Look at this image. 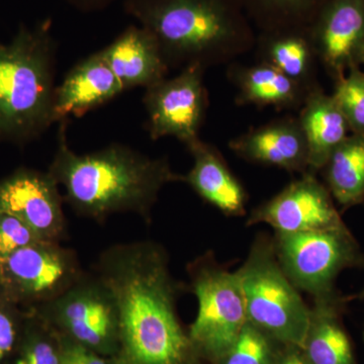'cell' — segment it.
<instances>
[{"instance_id":"9a60e30c","label":"cell","mask_w":364,"mask_h":364,"mask_svg":"<svg viewBox=\"0 0 364 364\" xmlns=\"http://www.w3.org/2000/svg\"><path fill=\"white\" fill-rule=\"evenodd\" d=\"M124 91L100 52L95 53L71 68L61 85L56 86L53 123L85 116Z\"/></svg>"},{"instance_id":"52a82bcc","label":"cell","mask_w":364,"mask_h":364,"mask_svg":"<svg viewBox=\"0 0 364 364\" xmlns=\"http://www.w3.org/2000/svg\"><path fill=\"white\" fill-rule=\"evenodd\" d=\"M280 267L299 291L314 299L336 296L335 280L345 268L363 267L364 257L346 225L299 233H274Z\"/></svg>"},{"instance_id":"ba28073f","label":"cell","mask_w":364,"mask_h":364,"mask_svg":"<svg viewBox=\"0 0 364 364\" xmlns=\"http://www.w3.org/2000/svg\"><path fill=\"white\" fill-rule=\"evenodd\" d=\"M30 309L61 336L102 355L117 358L119 324L116 299L97 273H83L63 294Z\"/></svg>"},{"instance_id":"6da1fadb","label":"cell","mask_w":364,"mask_h":364,"mask_svg":"<svg viewBox=\"0 0 364 364\" xmlns=\"http://www.w3.org/2000/svg\"><path fill=\"white\" fill-rule=\"evenodd\" d=\"M95 269L116 299L119 364H193L196 351L177 314L181 284L160 244H114L100 253Z\"/></svg>"},{"instance_id":"d6986e66","label":"cell","mask_w":364,"mask_h":364,"mask_svg":"<svg viewBox=\"0 0 364 364\" xmlns=\"http://www.w3.org/2000/svg\"><path fill=\"white\" fill-rule=\"evenodd\" d=\"M298 119L308 144L309 172L316 174L350 135V129L336 100L320 85L309 91Z\"/></svg>"},{"instance_id":"44dd1931","label":"cell","mask_w":364,"mask_h":364,"mask_svg":"<svg viewBox=\"0 0 364 364\" xmlns=\"http://www.w3.org/2000/svg\"><path fill=\"white\" fill-rule=\"evenodd\" d=\"M344 303L340 294L314 299L308 334L301 348L308 364H355L350 340L340 323Z\"/></svg>"},{"instance_id":"4dcf8cb0","label":"cell","mask_w":364,"mask_h":364,"mask_svg":"<svg viewBox=\"0 0 364 364\" xmlns=\"http://www.w3.org/2000/svg\"><path fill=\"white\" fill-rule=\"evenodd\" d=\"M287 350L279 355L275 364H308L303 350L293 345H286Z\"/></svg>"},{"instance_id":"7402d4cb","label":"cell","mask_w":364,"mask_h":364,"mask_svg":"<svg viewBox=\"0 0 364 364\" xmlns=\"http://www.w3.org/2000/svg\"><path fill=\"white\" fill-rule=\"evenodd\" d=\"M326 188L341 207L364 202V136L350 134L320 170Z\"/></svg>"},{"instance_id":"ac0fdd59","label":"cell","mask_w":364,"mask_h":364,"mask_svg":"<svg viewBox=\"0 0 364 364\" xmlns=\"http://www.w3.org/2000/svg\"><path fill=\"white\" fill-rule=\"evenodd\" d=\"M227 77L236 87L235 102L241 107L299 111L311 90L262 62L252 65L232 62L228 66Z\"/></svg>"},{"instance_id":"d6a6232c","label":"cell","mask_w":364,"mask_h":364,"mask_svg":"<svg viewBox=\"0 0 364 364\" xmlns=\"http://www.w3.org/2000/svg\"><path fill=\"white\" fill-rule=\"evenodd\" d=\"M361 65H364V47H363V53H361L360 66Z\"/></svg>"},{"instance_id":"d4e9b609","label":"cell","mask_w":364,"mask_h":364,"mask_svg":"<svg viewBox=\"0 0 364 364\" xmlns=\"http://www.w3.org/2000/svg\"><path fill=\"white\" fill-rule=\"evenodd\" d=\"M333 97L348 123L350 134L364 136V71L352 67L334 81Z\"/></svg>"},{"instance_id":"4fadbf2b","label":"cell","mask_w":364,"mask_h":364,"mask_svg":"<svg viewBox=\"0 0 364 364\" xmlns=\"http://www.w3.org/2000/svg\"><path fill=\"white\" fill-rule=\"evenodd\" d=\"M318 62L337 80L360 66L364 47V0H327L310 26Z\"/></svg>"},{"instance_id":"8fae6325","label":"cell","mask_w":364,"mask_h":364,"mask_svg":"<svg viewBox=\"0 0 364 364\" xmlns=\"http://www.w3.org/2000/svg\"><path fill=\"white\" fill-rule=\"evenodd\" d=\"M267 224L275 233L291 234L345 225L330 191L315 173L306 172L254 208L246 226Z\"/></svg>"},{"instance_id":"4316f807","label":"cell","mask_w":364,"mask_h":364,"mask_svg":"<svg viewBox=\"0 0 364 364\" xmlns=\"http://www.w3.org/2000/svg\"><path fill=\"white\" fill-rule=\"evenodd\" d=\"M26 310L0 293V364H7L20 343Z\"/></svg>"},{"instance_id":"5b68a950","label":"cell","mask_w":364,"mask_h":364,"mask_svg":"<svg viewBox=\"0 0 364 364\" xmlns=\"http://www.w3.org/2000/svg\"><path fill=\"white\" fill-rule=\"evenodd\" d=\"M237 273L248 322L274 341L303 348L311 308L280 267L272 238L258 235Z\"/></svg>"},{"instance_id":"f1b7e54d","label":"cell","mask_w":364,"mask_h":364,"mask_svg":"<svg viewBox=\"0 0 364 364\" xmlns=\"http://www.w3.org/2000/svg\"><path fill=\"white\" fill-rule=\"evenodd\" d=\"M61 364H119L116 358L102 355L66 337L61 336Z\"/></svg>"},{"instance_id":"f546056e","label":"cell","mask_w":364,"mask_h":364,"mask_svg":"<svg viewBox=\"0 0 364 364\" xmlns=\"http://www.w3.org/2000/svg\"><path fill=\"white\" fill-rule=\"evenodd\" d=\"M74 9L83 13H93L107 9L117 0H65Z\"/></svg>"},{"instance_id":"30bf717a","label":"cell","mask_w":364,"mask_h":364,"mask_svg":"<svg viewBox=\"0 0 364 364\" xmlns=\"http://www.w3.org/2000/svg\"><path fill=\"white\" fill-rule=\"evenodd\" d=\"M205 70L188 66L178 75L146 88L143 105L151 140L173 136L186 146L200 138L210 104L203 81Z\"/></svg>"},{"instance_id":"484cf974","label":"cell","mask_w":364,"mask_h":364,"mask_svg":"<svg viewBox=\"0 0 364 364\" xmlns=\"http://www.w3.org/2000/svg\"><path fill=\"white\" fill-rule=\"evenodd\" d=\"M272 341L250 323L244 326L238 338L219 361L221 364H273Z\"/></svg>"},{"instance_id":"2e32d148","label":"cell","mask_w":364,"mask_h":364,"mask_svg":"<svg viewBox=\"0 0 364 364\" xmlns=\"http://www.w3.org/2000/svg\"><path fill=\"white\" fill-rule=\"evenodd\" d=\"M186 147L193 156V165L186 176H181V182L188 184L203 202L227 217L245 215L247 193L228 166L222 153L200 138Z\"/></svg>"},{"instance_id":"83f0119b","label":"cell","mask_w":364,"mask_h":364,"mask_svg":"<svg viewBox=\"0 0 364 364\" xmlns=\"http://www.w3.org/2000/svg\"><path fill=\"white\" fill-rule=\"evenodd\" d=\"M44 241L18 218L0 210V257Z\"/></svg>"},{"instance_id":"9c48e42d","label":"cell","mask_w":364,"mask_h":364,"mask_svg":"<svg viewBox=\"0 0 364 364\" xmlns=\"http://www.w3.org/2000/svg\"><path fill=\"white\" fill-rule=\"evenodd\" d=\"M85 272L75 251L40 241L0 257V293L23 309L33 308L63 294Z\"/></svg>"},{"instance_id":"5bb4252c","label":"cell","mask_w":364,"mask_h":364,"mask_svg":"<svg viewBox=\"0 0 364 364\" xmlns=\"http://www.w3.org/2000/svg\"><path fill=\"white\" fill-rule=\"evenodd\" d=\"M234 154L254 164L291 173L309 172V149L298 117L284 116L256 127L229 142Z\"/></svg>"},{"instance_id":"e0dca14e","label":"cell","mask_w":364,"mask_h":364,"mask_svg":"<svg viewBox=\"0 0 364 364\" xmlns=\"http://www.w3.org/2000/svg\"><path fill=\"white\" fill-rule=\"evenodd\" d=\"M100 52L124 91L146 90L170 70L154 36L140 25L129 26Z\"/></svg>"},{"instance_id":"277c9868","label":"cell","mask_w":364,"mask_h":364,"mask_svg":"<svg viewBox=\"0 0 364 364\" xmlns=\"http://www.w3.org/2000/svg\"><path fill=\"white\" fill-rule=\"evenodd\" d=\"M57 50L48 18L0 43V143L23 147L54 124Z\"/></svg>"},{"instance_id":"603a6c76","label":"cell","mask_w":364,"mask_h":364,"mask_svg":"<svg viewBox=\"0 0 364 364\" xmlns=\"http://www.w3.org/2000/svg\"><path fill=\"white\" fill-rule=\"evenodd\" d=\"M258 32L310 28L327 0H238Z\"/></svg>"},{"instance_id":"ffe728a7","label":"cell","mask_w":364,"mask_h":364,"mask_svg":"<svg viewBox=\"0 0 364 364\" xmlns=\"http://www.w3.org/2000/svg\"><path fill=\"white\" fill-rule=\"evenodd\" d=\"M257 62L274 67L279 72L308 90L320 85L318 81L317 53L310 28H287L256 33Z\"/></svg>"},{"instance_id":"cb8c5ba5","label":"cell","mask_w":364,"mask_h":364,"mask_svg":"<svg viewBox=\"0 0 364 364\" xmlns=\"http://www.w3.org/2000/svg\"><path fill=\"white\" fill-rule=\"evenodd\" d=\"M13 358L7 364H61V336L49 323L31 309Z\"/></svg>"},{"instance_id":"7c38bea8","label":"cell","mask_w":364,"mask_h":364,"mask_svg":"<svg viewBox=\"0 0 364 364\" xmlns=\"http://www.w3.org/2000/svg\"><path fill=\"white\" fill-rule=\"evenodd\" d=\"M49 172L20 167L0 181V210L18 218L42 240L67 238L63 196Z\"/></svg>"},{"instance_id":"7a4b0ae2","label":"cell","mask_w":364,"mask_h":364,"mask_svg":"<svg viewBox=\"0 0 364 364\" xmlns=\"http://www.w3.org/2000/svg\"><path fill=\"white\" fill-rule=\"evenodd\" d=\"M69 119L59 123L57 147L48 172L63 186L64 202L79 217L104 223L132 213L150 222L166 184L181 182L167 158H152L124 144L79 154L67 139Z\"/></svg>"},{"instance_id":"8992f818","label":"cell","mask_w":364,"mask_h":364,"mask_svg":"<svg viewBox=\"0 0 364 364\" xmlns=\"http://www.w3.org/2000/svg\"><path fill=\"white\" fill-rule=\"evenodd\" d=\"M198 314L188 335L198 353L219 363L247 324L245 299L237 272L221 267L210 252L188 267Z\"/></svg>"},{"instance_id":"1f68e13d","label":"cell","mask_w":364,"mask_h":364,"mask_svg":"<svg viewBox=\"0 0 364 364\" xmlns=\"http://www.w3.org/2000/svg\"><path fill=\"white\" fill-rule=\"evenodd\" d=\"M364 299V289L363 291H360V293L358 294H354V296H349V298H344L345 301H348V299Z\"/></svg>"},{"instance_id":"3957f363","label":"cell","mask_w":364,"mask_h":364,"mask_svg":"<svg viewBox=\"0 0 364 364\" xmlns=\"http://www.w3.org/2000/svg\"><path fill=\"white\" fill-rule=\"evenodd\" d=\"M124 9L154 36L170 69L231 64L255 46L238 0H124Z\"/></svg>"}]
</instances>
